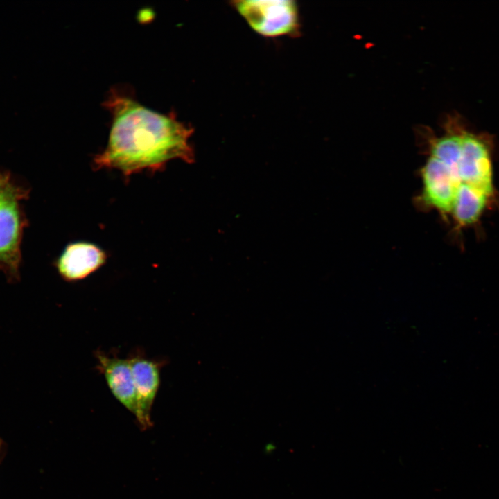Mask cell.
Segmentation results:
<instances>
[{
    "label": "cell",
    "instance_id": "2",
    "mask_svg": "<svg viewBox=\"0 0 499 499\" xmlns=\"http://www.w3.org/2000/svg\"><path fill=\"white\" fill-rule=\"evenodd\" d=\"M28 193L8 173L0 171V270L12 278L17 277L21 260V243L28 222L21 202Z\"/></svg>",
    "mask_w": 499,
    "mask_h": 499
},
{
    "label": "cell",
    "instance_id": "8",
    "mask_svg": "<svg viewBox=\"0 0 499 499\" xmlns=\"http://www.w3.org/2000/svg\"><path fill=\"white\" fill-rule=\"evenodd\" d=\"M95 357L97 360V367L103 374L112 394L135 416L137 399L128 358L110 356L100 351L95 352Z\"/></svg>",
    "mask_w": 499,
    "mask_h": 499
},
{
    "label": "cell",
    "instance_id": "5",
    "mask_svg": "<svg viewBox=\"0 0 499 499\" xmlns=\"http://www.w3.org/2000/svg\"><path fill=\"white\" fill-rule=\"evenodd\" d=\"M137 399L136 418L141 427L151 426L150 412L161 383L160 361L148 358L140 351L128 358Z\"/></svg>",
    "mask_w": 499,
    "mask_h": 499
},
{
    "label": "cell",
    "instance_id": "10",
    "mask_svg": "<svg viewBox=\"0 0 499 499\" xmlns=\"http://www.w3.org/2000/svg\"><path fill=\"white\" fill-rule=\"evenodd\" d=\"M1 440H0V448H1Z\"/></svg>",
    "mask_w": 499,
    "mask_h": 499
},
{
    "label": "cell",
    "instance_id": "9",
    "mask_svg": "<svg viewBox=\"0 0 499 499\" xmlns=\"http://www.w3.org/2000/svg\"><path fill=\"white\" fill-rule=\"evenodd\" d=\"M491 197L468 185H460L456 191L450 215L459 227L475 222L482 216Z\"/></svg>",
    "mask_w": 499,
    "mask_h": 499
},
{
    "label": "cell",
    "instance_id": "1",
    "mask_svg": "<svg viewBox=\"0 0 499 499\" xmlns=\"http://www.w3.org/2000/svg\"><path fill=\"white\" fill-rule=\"evenodd\" d=\"M103 105L112 116L105 148L93 159L94 169H116L125 176L160 171L175 159L191 161L193 129L173 112H154L140 104L128 89L112 88Z\"/></svg>",
    "mask_w": 499,
    "mask_h": 499
},
{
    "label": "cell",
    "instance_id": "4",
    "mask_svg": "<svg viewBox=\"0 0 499 499\" xmlns=\"http://www.w3.org/2000/svg\"><path fill=\"white\" fill-rule=\"evenodd\" d=\"M446 167L458 187L468 185L492 197L494 189L491 150L482 135L464 128L459 157Z\"/></svg>",
    "mask_w": 499,
    "mask_h": 499
},
{
    "label": "cell",
    "instance_id": "7",
    "mask_svg": "<svg viewBox=\"0 0 499 499\" xmlns=\"http://www.w3.org/2000/svg\"><path fill=\"white\" fill-rule=\"evenodd\" d=\"M105 260L106 254L98 246L87 242H76L66 246L55 265L63 279L76 281L97 270Z\"/></svg>",
    "mask_w": 499,
    "mask_h": 499
},
{
    "label": "cell",
    "instance_id": "3",
    "mask_svg": "<svg viewBox=\"0 0 499 499\" xmlns=\"http://www.w3.org/2000/svg\"><path fill=\"white\" fill-rule=\"evenodd\" d=\"M232 5L250 27L264 37L294 35L299 28L298 6L292 0H238Z\"/></svg>",
    "mask_w": 499,
    "mask_h": 499
},
{
    "label": "cell",
    "instance_id": "6",
    "mask_svg": "<svg viewBox=\"0 0 499 499\" xmlns=\"http://www.w3.org/2000/svg\"><path fill=\"white\" fill-rule=\"evenodd\" d=\"M421 173L423 187L419 200L421 205L450 214L457 186L448 168L430 155Z\"/></svg>",
    "mask_w": 499,
    "mask_h": 499
}]
</instances>
